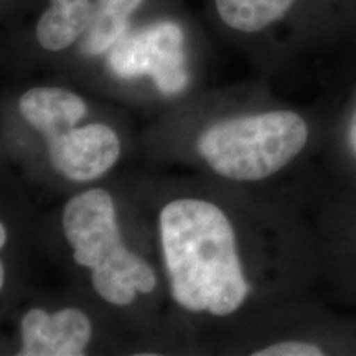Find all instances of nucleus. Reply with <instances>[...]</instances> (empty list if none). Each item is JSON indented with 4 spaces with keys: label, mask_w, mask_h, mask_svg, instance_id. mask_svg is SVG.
<instances>
[{
    "label": "nucleus",
    "mask_w": 356,
    "mask_h": 356,
    "mask_svg": "<svg viewBox=\"0 0 356 356\" xmlns=\"http://www.w3.org/2000/svg\"><path fill=\"white\" fill-rule=\"evenodd\" d=\"M44 140L51 165L73 181L96 180L121 155V142L113 129L104 124L71 127Z\"/></svg>",
    "instance_id": "39448f33"
},
{
    "label": "nucleus",
    "mask_w": 356,
    "mask_h": 356,
    "mask_svg": "<svg viewBox=\"0 0 356 356\" xmlns=\"http://www.w3.org/2000/svg\"><path fill=\"white\" fill-rule=\"evenodd\" d=\"M309 127L292 111H273L218 122L200 137L198 152L216 173L234 181H259L302 152Z\"/></svg>",
    "instance_id": "7ed1b4c3"
},
{
    "label": "nucleus",
    "mask_w": 356,
    "mask_h": 356,
    "mask_svg": "<svg viewBox=\"0 0 356 356\" xmlns=\"http://www.w3.org/2000/svg\"><path fill=\"white\" fill-rule=\"evenodd\" d=\"M160 239L178 305L225 317L244 304L249 286L221 208L197 198L173 200L160 213Z\"/></svg>",
    "instance_id": "f257e3e1"
},
{
    "label": "nucleus",
    "mask_w": 356,
    "mask_h": 356,
    "mask_svg": "<svg viewBox=\"0 0 356 356\" xmlns=\"http://www.w3.org/2000/svg\"><path fill=\"white\" fill-rule=\"evenodd\" d=\"M6 241H7V229L6 226H0V248L6 246Z\"/></svg>",
    "instance_id": "ddd939ff"
},
{
    "label": "nucleus",
    "mask_w": 356,
    "mask_h": 356,
    "mask_svg": "<svg viewBox=\"0 0 356 356\" xmlns=\"http://www.w3.org/2000/svg\"><path fill=\"white\" fill-rule=\"evenodd\" d=\"M109 66L121 78L150 76L163 95H177L188 83L184 32L163 22L127 33L109 53Z\"/></svg>",
    "instance_id": "20e7f679"
},
{
    "label": "nucleus",
    "mask_w": 356,
    "mask_h": 356,
    "mask_svg": "<svg viewBox=\"0 0 356 356\" xmlns=\"http://www.w3.org/2000/svg\"><path fill=\"white\" fill-rule=\"evenodd\" d=\"M22 118L44 139L76 127L86 115L83 97L63 88L40 86L24 92L19 101Z\"/></svg>",
    "instance_id": "0eeeda50"
},
{
    "label": "nucleus",
    "mask_w": 356,
    "mask_h": 356,
    "mask_svg": "<svg viewBox=\"0 0 356 356\" xmlns=\"http://www.w3.org/2000/svg\"><path fill=\"white\" fill-rule=\"evenodd\" d=\"M297 0H215L222 24L241 33H257L277 24Z\"/></svg>",
    "instance_id": "9d476101"
},
{
    "label": "nucleus",
    "mask_w": 356,
    "mask_h": 356,
    "mask_svg": "<svg viewBox=\"0 0 356 356\" xmlns=\"http://www.w3.org/2000/svg\"><path fill=\"white\" fill-rule=\"evenodd\" d=\"M61 222L73 259L92 269V286L101 299L126 307L137 292L154 291L157 279L152 267L124 246L108 191L92 188L71 198Z\"/></svg>",
    "instance_id": "f03ea898"
},
{
    "label": "nucleus",
    "mask_w": 356,
    "mask_h": 356,
    "mask_svg": "<svg viewBox=\"0 0 356 356\" xmlns=\"http://www.w3.org/2000/svg\"><path fill=\"white\" fill-rule=\"evenodd\" d=\"M22 356H81L91 340L92 327L79 309L47 314L32 309L20 323Z\"/></svg>",
    "instance_id": "423d86ee"
},
{
    "label": "nucleus",
    "mask_w": 356,
    "mask_h": 356,
    "mask_svg": "<svg viewBox=\"0 0 356 356\" xmlns=\"http://www.w3.org/2000/svg\"><path fill=\"white\" fill-rule=\"evenodd\" d=\"M254 356H322L323 350L318 345L307 341H280L266 346L252 353Z\"/></svg>",
    "instance_id": "9b49d317"
},
{
    "label": "nucleus",
    "mask_w": 356,
    "mask_h": 356,
    "mask_svg": "<svg viewBox=\"0 0 356 356\" xmlns=\"http://www.w3.org/2000/svg\"><path fill=\"white\" fill-rule=\"evenodd\" d=\"M92 13L95 3L91 0H48L35 25V38L43 50L63 51L81 42Z\"/></svg>",
    "instance_id": "6e6552de"
},
{
    "label": "nucleus",
    "mask_w": 356,
    "mask_h": 356,
    "mask_svg": "<svg viewBox=\"0 0 356 356\" xmlns=\"http://www.w3.org/2000/svg\"><path fill=\"white\" fill-rule=\"evenodd\" d=\"M3 277H6V267L0 264V286H3Z\"/></svg>",
    "instance_id": "4468645a"
},
{
    "label": "nucleus",
    "mask_w": 356,
    "mask_h": 356,
    "mask_svg": "<svg viewBox=\"0 0 356 356\" xmlns=\"http://www.w3.org/2000/svg\"><path fill=\"white\" fill-rule=\"evenodd\" d=\"M144 0H96L95 13L81 38V50L88 56L111 51L129 33V20Z\"/></svg>",
    "instance_id": "1a4fd4ad"
},
{
    "label": "nucleus",
    "mask_w": 356,
    "mask_h": 356,
    "mask_svg": "<svg viewBox=\"0 0 356 356\" xmlns=\"http://www.w3.org/2000/svg\"><path fill=\"white\" fill-rule=\"evenodd\" d=\"M350 144H351V147H353V150L356 152V119H355L353 126H351V129H350Z\"/></svg>",
    "instance_id": "f8f14e48"
}]
</instances>
